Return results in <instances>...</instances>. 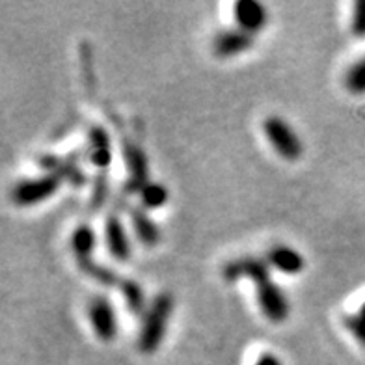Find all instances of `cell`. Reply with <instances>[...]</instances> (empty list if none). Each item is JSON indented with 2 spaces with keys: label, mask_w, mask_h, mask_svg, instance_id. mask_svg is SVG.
Masks as SVG:
<instances>
[{
  "label": "cell",
  "mask_w": 365,
  "mask_h": 365,
  "mask_svg": "<svg viewBox=\"0 0 365 365\" xmlns=\"http://www.w3.org/2000/svg\"><path fill=\"white\" fill-rule=\"evenodd\" d=\"M346 86L352 93H365V56L346 73Z\"/></svg>",
  "instance_id": "20"
},
{
  "label": "cell",
  "mask_w": 365,
  "mask_h": 365,
  "mask_svg": "<svg viewBox=\"0 0 365 365\" xmlns=\"http://www.w3.org/2000/svg\"><path fill=\"white\" fill-rule=\"evenodd\" d=\"M88 317L96 336L101 341H112L118 334V321L110 300L103 294H93L88 302Z\"/></svg>",
  "instance_id": "5"
},
{
  "label": "cell",
  "mask_w": 365,
  "mask_h": 365,
  "mask_svg": "<svg viewBox=\"0 0 365 365\" xmlns=\"http://www.w3.org/2000/svg\"><path fill=\"white\" fill-rule=\"evenodd\" d=\"M106 246L112 257L118 261H127L130 257V242L127 237V231L123 227V222L118 215H110L105 224Z\"/></svg>",
  "instance_id": "11"
},
{
  "label": "cell",
  "mask_w": 365,
  "mask_h": 365,
  "mask_svg": "<svg viewBox=\"0 0 365 365\" xmlns=\"http://www.w3.org/2000/svg\"><path fill=\"white\" fill-rule=\"evenodd\" d=\"M71 248L77 259L91 257V252L96 248V231L90 226H78L71 235Z\"/></svg>",
  "instance_id": "16"
},
{
  "label": "cell",
  "mask_w": 365,
  "mask_h": 365,
  "mask_svg": "<svg viewBox=\"0 0 365 365\" xmlns=\"http://www.w3.org/2000/svg\"><path fill=\"white\" fill-rule=\"evenodd\" d=\"M222 276L227 282H237V279L248 278L254 284H257L261 279L269 278L270 269L269 264L264 263L263 259H259V257H239V259L230 261L222 269Z\"/></svg>",
  "instance_id": "8"
},
{
  "label": "cell",
  "mask_w": 365,
  "mask_h": 365,
  "mask_svg": "<svg viewBox=\"0 0 365 365\" xmlns=\"http://www.w3.org/2000/svg\"><path fill=\"white\" fill-rule=\"evenodd\" d=\"M123 159H125L127 173H129V178H127L125 182V190L127 192H142V188L148 185L149 179L145 153L136 142L125 138L123 140Z\"/></svg>",
  "instance_id": "6"
},
{
  "label": "cell",
  "mask_w": 365,
  "mask_h": 365,
  "mask_svg": "<svg viewBox=\"0 0 365 365\" xmlns=\"http://www.w3.org/2000/svg\"><path fill=\"white\" fill-rule=\"evenodd\" d=\"M255 365H282V361H279L272 352H263V354L257 358Z\"/></svg>",
  "instance_id": "23"
},
{
  "label": "cell",
  "mask_w": 365,
  "mask_h": 365,
  "mask_svg": "<svg viewBox=\"0 0 365 365\" xmlns=\"http://www.w3.org/2000/svg\"><path fill=\"white\" fill-rule=\"evenodd\" d=\"M345 327L346 330L351 331L356 341L365 346V302L361 304V308L358 312L352 313V315H346Z\"/></svg>",
  "instance_id": "19"
},
{
  "label": "cell",
  "mask_w": 365,
  "mask_h": 365,
  "mask_svg": "<svg viewBox=\"0 0 365 365\" xmlns=\"http://www.w3.org/2000/svg\"><path fill=\"white\" fill-rule=\"evenodd\" d=\"M233 15H235L237 26L250 32V34L259 32L269 21L264 6L261 2H255V0H239L233 6Z\"/></svg>",
  "instance_id": "10"
},
{
  "label": "cell",
  "mask_w": 365,
  "mask_h": 365,
  "mask_svg": "<svg viewBox=\"0 0 365 365\" xmlns=\"http://www.w3.org/2000/svg\"><path fill=\"white\" fill-rule=\"evenodd\" d=\"M140 197H142V205L144 209H159L164 203L168 202V188L160 185V182H148L142 192H140Z\"/></svg>",
  "instance_id": "18"
},
{
  "label": "cell",
  "mask_w": 365,
  "mask_h": 365,
  "mask_svg": "<svg viewBox=\"0 0 365 365\" xmlns=\"http://www.w3.org/2000/svg\"><path fill=\"white\" fill-rule=\"evenodd\" d=\"M254 285L257 293V304L264 317L272 322H284L289 317V302L284 291L274 284L270 276Z\"/></svg>",
  "instance_id": "4"
},
{
  "label": "cell",
  "mask_w": 365,
  "mask_h": 365,
  "mask_svg": "<svg viewBox=\"0 0 365 365\" xmlns=\"http://www.w3.org/2000/svg\"><path fill=\"white\" fill-rule=\"evenodd\" d=\"M215 53L220 58L237 56V54L245 53L254 45V34L246 32L242 29H227L218 32L215 38Z\"/></svg>",
  "instance_id": "9"
},
{
  "label": "cell",
  "mask_w": 365,
  "mask_h": 365,
  "mask_svg": "<svg viewBox=\"0 0 365 365\" xmlns=\"http://www.w3.org/2000/svg\"><path fill=\"white\" fill-rule=\"evenodd\" d=\"M106 194H108V182H106V178H103V173L96 179V185H93V197H91V207L93 211H97L99 207L105 203Z\"/></svg>",
  "instance_id": "22"
},
{
  "label": "cell",
  "mask_w": 365,
  "mask_h": 365,
  "mask_svg": "<svg viewBox=\"0 0 365 365\" xmlns=\"http://www.w3.org/2000/svg\"><path fill=\"white\" fill-rule=\"evenodd\" d=\"M118 289H121L123 298H125L127 308H129V312L133 313V315H140V313L144 312V291H142V287L136 284L135 279H121V284Z\"/></svg>",
  "instance_id": "17"
},
{
  "label": "cell",
  "mask_w": 365,
  "mask_h": 365,
  "mask_svg": "<svg viewBox=\"0 0 365 365\" xmlns=\"http://www.w3.org/2000/svg\"><path fill=\"white\" fill-rule=\"evenodd\" d=\"M77 155H69V157H54V155H45L39 159V166L47 170V173L56 175L60 181H68L69 185L82 187L86 182V175L77 164Z\"/></svg>",
  "instance_id": "7"
},
{
  "label": "cell",
  "mask_w": 365,
  "mask_h": 365,
  "mask_svg": "<svg viewBox=\"0 0 365 365\" xmlns=\"http://www.w3.org/2000/svg\"><path fill=\"white\" fill-rule=\"evenodd\" d=\"M60 179L53 173H45L34 179H23L11 190V200L19 207H29L41 203L53 196L60 187Z\"/></svg>",
  "instance_id": "3"
},
{
  "label": "cell",
  "mask_w": 365,
  "mask_h": 365,
  "mask_svg": "<svg viewBox=\"0 0 365 365\" xmlns=\"http://www.w3.org/2000/svg\"><path fill=\"white\" fill-rule=\"evenodd\" d=\"M263 130L267 140L272 144L279 157H284L285 160H297L302 157V140L298 138V135L287 121L278 118V115H270L264 120Z\"/></svg>",
  "instance_id": "2"
},
{
  "label": "cell",
  "mask_w": 365,
  "mask_h": 365,
  "mask_svg": "<svg viewBox=\"0 0 365 365\" xmlns=\"http://www.w3.org/2000/svg\"><path fill=\"white\" fill-rule=\"evenodd\" d=\"M127 211H129L130 224H133V230H135L140 242L145 246L159 245L160 231L157 224L151 220L149 212L145 209H140V207H127Z\"/></svg>",
  "instance_id": "14"
},
{
  "label": "cell",
  "mask_w": 365,
  "mask_h": 365,
  "mask_svg": "<svg viewBox=\"0 0 365 365\" xmlns=\"http://www.w3.org/2000/svg\"><path fill=\"white\" fill-rule=\"evenodd\" d=\"M267 261L270 267L284 274H298L304 269V257L291 246L276 245L267 254Z\"/></svg>",
  "instance_id": "13"
},
{
  "label": "cell",
  "mask_w": 365,
  "mask_h": 365,
  "mask_svg": "<svg viewBox=\"0 0 365 365\" xmlns=\"http://www.w3.org/2000/svg\"><path fill=\"white\" fill-rule=\"evenodd\" d=\"M351 29L356 38H365V0H360L354 4Z\"/></svg>",
  "instance_id": "21"
},
{
  "label": "cell",
  "mask_w": 365,
  "mask_h": 365,
  "mask_svg": "<svg viewBox=\"0 0 365 365\" xmlns=\"http://www.w3.org/2000/svg\"><path fill=\"white\" fill-rule=\"evenodd\" d=\"M88 144H90V151H88V157H90L91 164H96L97 168H108V164L112 160V144L110 136L103 127L93 125L88 130Z\"/></svg>",
  "instance_id": "12"
},
{
  "label": "cell",
  "mask_w": 365,
  "mask_h": 365,
  "mask_svg": "<svg viewBox=\"0 0 365 365\" xmlns=\"http://www.w3.org/2000/svg\"><path fill=\"white\" fill-rule=\"evenodd\" d=\"M173 309V298L170 293H160L149 306L144 315L142 330H140L138 346L142 352H155L166 336L170 315Z\"/></svg>",
  "instance_id": "1"
},
{
  "label": "cell",
  "mask_w": 365,
  "mask_h": 365,
  "mask_svg": "<svg viewBox=\"0 0 365 365\" xmlns=\"http://www.w3.org/2000/svg\"><path fill=\"white\" fill-rule=\"evenodd\" d=\"M78 263V269L82 270L84 274H88L90 278H93L96 282H99L101 285L105 287H120L121 279L114 270L106 269L103 264L96 263V261L91 259V257H86V259H77Z\"/></svg>",
  "instance_id": "15"
}]
</instances>
